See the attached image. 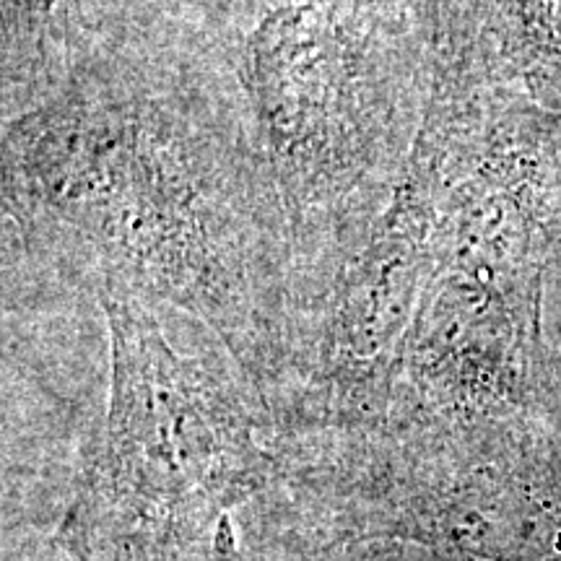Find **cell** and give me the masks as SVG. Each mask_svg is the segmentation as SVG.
Here are the masks:
<instances>
[{
  "label": "cell",
  "mask_w": 561,
  "mask_h": 561,
  "mask_svg": "<svg viewBox=\"0 0 561 561\" xmlns=\"http://www.w3.org/2000/svg\"><path fill=\"white\" fill-rule=\"evenodd\" d=\"M26 240L219 335L263 403L284 359L294 242L268 170L206 76L136 26H91L66 76L5 123Z\"/></svg>",
  "instance_id": "1"
},
{
  "label": "cell",
  "mask_w": 561,
  "mask_h": 561,
  "mask_svg": "<svg viewBox=\"0 0 561 561\" xmlns=\"http://www.w3.org/2000/svg\"><path fill=\"white\" fill-rule=\"evenodd\" d=\"M121 21L201 70L240 123L294 268L390 198L432 91L413 0H136Z\"/></svg>",
  "instance_id": "2"
},
{
  "label": "cell",
  "mask_w": 561,
  "mask_h": 561,
  "mask_svg": "<svg viewBox=\"0 0 561 561\" xmlns=\"http://www.w3.org/2000/svg\"><path fill=\"white\" fill-rule=\"evenodd\" d=\"M96 294L107 419L55 538L76 561H210L237 541L231 515L286 481L268 405L244 375L178 354L149 299Z\"/></svg>",
  "instance_id": "3"
},
{
  "label": "cell",
  "mask_w": 561,
  "mask_h": 561,
  "mask_svg": "<svg viewBox=\"0 0 561 561\" xmlns=\"http://www.w3.org/2000/svg\"><path fill=\"white\" fill-rule=\"evenodd\" d=\"M354 543L328 530L322 538H284L268 549H242L240 543L216 553L210 561H359Z\"/></svg>",
  "instance_id": "5"
},
{
  "label": "cell",
  "mask_w": 561,
  "mask_h": 561,
  "mask_svg": "<svg viewBox=\"0 0 561 561\" xmlns=\"http://www.w3.org/2000/svg\"><path fill=\"white\" fill-rule=\"evenodd\" d=\"M83 39L81 0H3L5 91H50L73 62Z\"/></svg>",
  "instance_id": "4"
}]
</instances>
